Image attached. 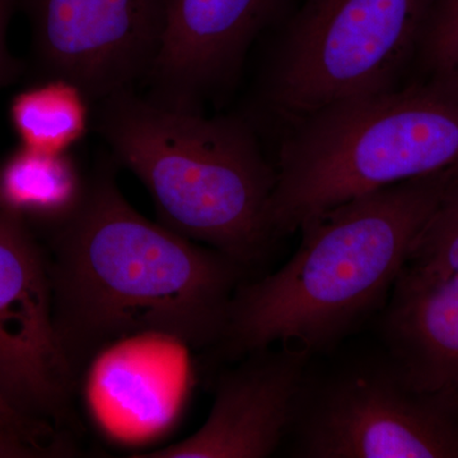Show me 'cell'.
<instances>
[{
  "label": "cell",
  "instance_id": "obj_1",
  "mask_svg": "<svg viewBox=\"0 0 458 458\" xmlns=\"http://www.w3.org/2000/svg\"><path fill=\"white\" fill-rule=\"evenodd\" d=\"M50 227L54 319L77 373L108 344L140 334L174 337L190 351L221 344L249 270L138 213L113 165H99L77 208Z\"/></svg>",
  "mask_w": 458,
  "mask_h": 458
},
{
  "label": "cell",
  "instance_id": "obj_2",
  "mask_svg": "<svg viewBox=\"0 0 458 458\" xmlns=\"http://www.w3.org/2000/svg\"><path fill=\"white\" fill-rule=\"evenodd\" d=\"M454 170L377 190L309 219L279 270L238 285L214 351L234 361L280 344L316 357L357 336L384 311Z\"/></svg>",
  "mask_w": 458,
  "mask_h": 458
},
{
  "label": "cell",
  "instance_id": "obj_3",
  "mask_svg": "<svg viewBox=\"0 0 458 458\" xmlns=\"http://www.w3.org/2000/svg\"><path fill=\"white\" fill-rule=\"evenodd\" d=\"M98 105V134L114 164L146 186L162 225L247 270L265 260L276 241L269 222L276 171L249 123L134 90Z\"/></svg>",
  "mask_w": 458,
  "mask_h": 458
},
{
  "label": "cell",
  "instance_id": "obj_4",
  "mask_svg": "<svg viewBox=\"0 0 458 458\" xmlns=\"http://www.w3.org/2000/svg\"><path fill=\"white\" fill-rule=\"evenodd\" d=\"M293 123L270 199L276 240L352 199L458 168V93L433 82L340 102Z\"/></svg>",
  "mask_w": 458,
  "mask_h": 458
},
{
  "label": "cell",
  "instance_id": "obj_5",
  "mask_svg": "<svg viewBox=\"0 0 458 458\" xmlns=\"http://www.w3.org/2000/svg\"><path fill=\"white\" fill-rule=\"evenodd\" d=\"M278 456L458 458V421L411 387L378 337L354 336L312 357Z\"/></svg>",
  "mask_w": 458,
  "mask_h": 458
},
{
  "label": "cell",
  "instance_id": "obj_6",
  "mask_svg": "<svg viewBox=\"0 0 458 458\" xmlns=\"http://www.w3.org/2000/svg\"><path fill=\"white\" fill-rule=\"evenodd\" d=\"M433 0H304L267 86L291 122L396 87L420 47Z\"/></svg>",
  "mask_w": 458,
  "mask_h": 458
},
{
  "label": "cell",
  "instance_id": "obj_7",
  "mask_svg": "<svg viewBox=\"0 0 458 458\" xmlns=\"http://www.w3.org/2000/svg\"><path fill=\"white\" fill-rule=\"evenodd\" d=\"M77 377L57 335L47 258L26 219L0 208V390L60 428Z\"/></svg>",
  "mask_w": 458,
  "mask_h": 458
},
{
  "label": "cell",
  "instance_id": "obj_8",
  "mask_svg": "<svg viewBox=\"0 0 458 458\" xmlns=\"http://www.w3.org/2000/svg\"><path fill=\"white\" fill-rule=\"evenodd\" d=\"M45 80L75 84L98 104L150 73L165 0H20Z\"/></svg>",
  "mask_w": 458,
  "mask_h": 458
},
{
  "label": "cell",
  "instance_id": "obj_9",
  "mask_svg": "<svg viewBox=\"0 0 458 458\" xmlns=\"http://www.w3.org/2000/svg\"><path fill=\"white\" fill-rule=\"evenodd\" d=\"M311 360L310 352L280 344L243 355L218 376L212 409L197 432L137 457L278 456Z\"/></svg>",
  "mask_w": 458,
  "mask_h": 458
},
{
  "label": "cell",
  "instance_id": "obj_10",
  "mask_svg": "<svg viewBox=\"0 0 458 458\" xmlns=\"http://www.w3.org/2000/svg\"><path fill=\"white\" fill-rule=\"evenodd\" d=\"M284 0H165L161 44L146 82L149 98L200 110L237 73L250 45Z\"/></svg>",
  "mask_w": 458,
  "mask_h": 458
},
{
  "label": "cell",
  "instance_id": "obj_11",
  "mask_svg": "<svg viewBox=\"0 0 458 458\" xmlns=\"http://www.w3.org/2000/svg\"><path fill=\"white\" fill-rule=\"evenodd\" d=\"M188 352L174 337L140 334L96 352L86 364V399L99 429L128 445L170 429L186 393Z\"/></svg>",
  "mask_w": 458,
  "mask_h": 458
},
{
  "label": "cell",
  "instance_id": "obj_12",
  "mask_svg": "<svg viewBox=\"0 0 458 458\" xmlns=\"http://www.w3.org/2000/svg\"><path fill=\"white\" fill-rule=\"evenodd\" d=\"M373 327L411 387L458 421V274L405 265Z\"/></svg>",
  "mask_w": 458,
  "mask_h": 458
},
{
  "label": "cell",
  "instance_id": "obj_13",
  "mask_svg": "<svg viewBox=\"0 0 458 458\" xmlns=\"http://www.w3.org/2000/svg\"><path fill=\"white\" fill-rule=\"evenodd\" d=\"M86 181L68 152L21 147L0 165V208L55 225L80 204Z\"/></svg>",
  "mask_w": 458,
  "mask_h": 458
},
{
  "label": "cell",
  "instance_id": "obj_14",
  "mask_svg": "<svg viewBox=\"0 0 458 458\" xmlns=\"http://www.w3.org/2000/svg\"><path fill=\"white\" fill-rule=\"evenodd\" d=\"M89 102L75 84L49 78L18 93L9 114L22 147L38 152L66 153L86 135Z\"/></svg>",
  "mask_w": 458,
  "mask_h": 458
},
{
  "label": "cell",
  "instance_id": "obj_15",
  "mask_svg": "<svg viewBox=\"0 0 458 458\" xmlns=\"http://www.w3.org/2000/svg\"><path fill=\"white\" fill-rule=\"evenodd\" d=\"M406 265L458 274V168L452 172L436 209L415 238Z\"/></svg>",
  "mask_w": 458,
  "mask_h": 458
},
{
  "label": "cell",
  "instance_id": "obj_16",
  "mask_svg": "<svg viewBox=\"0 0 458 458\" xmlns=\"http://www.w3.org/2000/svg\"><path fill=\"white\" fill-rule=\"evenodd\" d=\"M73 454L60 428L18 409L0 390V458H54Z\"/></svg>",
  "mask_w": 458,
  "mask_h": 458
},
{
  "label": "cell",
  "instance_id": "obj_17",
  "mask_svg": "<svg viewBox=\"0 0 458 458\" xmlns=\"http://www.w3.org/2000/svg\"><path fill=\"white\" fill-rule=\"evenodd\" d=\"M420 49L429 82L458 93V0H433Z\"/></svg>",
  "mask_w": 458,
  "mask_h": 458
},
{
  "label": "cell",
  "instance_id": "obj_18",
  "mask_svg": "<svg viewBox=\"0 0 458 458\" xmlns=\"http://www.w3.org/2000/svg\"><path fill=\"white\" fill-rule=\"evenodd\" d=\"M20 0H0V89L13 82L20 74V64L8 50L7 31Z\"/></svg>",
  "mask_w": 458,
  "mask_h": 458
}]
</instances>
